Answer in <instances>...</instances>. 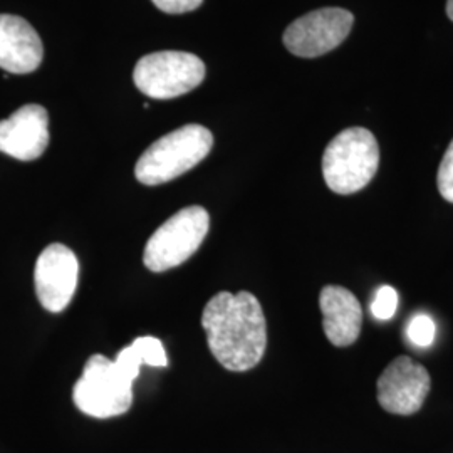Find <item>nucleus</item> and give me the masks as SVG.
Instances as JSON below:
<instances>
[{
    "label": "nucleus",
    "mask_w": 453,
    "mask_h": 453,
    "mask_svg": "<svg viewBox=\"0 0 453 453\" xmlns=\"http://www.w3.org/2000/svg\"><path fill=\"white\" fill-rule=\"evenodd\" d=\"M202 326L211 355L228 372H249L264 357L267 324L254 294H215L203 309Z\"/></svg>",
    "instance_id": "nucleus-1"
},
{
    "label": "nucleus",
    "mask_w": 453,
    "mask_h": 453,
    "mask_svg": "<svg viewBox=\"0 0 453 453\" xmlns=\"http://www.w3.org/2000/svg\"><path fill=\"white\" fill-rule=\"evenodd\" d=\"M213 146L211 131L187 125L162 136L146 150L134 168L136 180L148 187L179 179L202 162Z\"/></svg>",
    "instance_id": "nucleus-2"
},
{
    "label": "nucleus",
    "mask_w": 453,
    "mask_h": 453,
    "mask_svg": "<svg viewBox=\"0 0 453 453\" xmlns=\"http://www.w3.org/2000/svg\"><path fill=\"white\" fill-rule=\"evenodd\" d=\"M380 146L372 131L348 128L326 146L323 175L334 194L351 195L363 190L376 175Z\"/></svg>",
    "instance_id": "nucleus-3"
},
{
    "label": "nucleus",
    "mask_w": 453,
    "mask_h": 453,
    "mask_svg": "<svg viewBox=\"0 0 453 453\" xmlns=\"http://www.w3.org/2000/svg\"><path fill=\"white\" fill-rule=\"evenodd\" d=\"M211 228L209 211L187 207L170 217L146 242L143 262L153 273L170 271L190 259Z\"/></svg>",
    "instance_id": "nucleus-4"
},
{
    "label": "nucleus",
    "mask_w": 453,
    "mask_h": 453,
    "mask_svg": "<svg viewBox=\"0 0 453 453\" xmlns=\"http://www.w3.org/2000/svg\"><path fill=\"white\" fill-rule=\"evenodd\" d=\"M73 400L89 417H119L133 403V381L110 357L95 355L86 361L81 378L73 389Z\"/></svg>",
    "instance_id": "nucleus-5"
},
{
    "label": "nucleus",
    "mask_w": 453,
    "mask_h": 453,
    "mask_svg": "<svg viewBox=\"0 0 453 453\" xmlns=\"http://www.w3.org/2000/svg\"><path fill=\"white\" fill-rule=\"evenodd\" d=\"M133 80L146 96L172 99L187 95L202 84L205 80V65L190 52H153L138 61Z\"/></svg>",
    "instance_id": "nucleus-6"
},
{
    "label": "nucleus",
    "mask_w": 453,
    "mask_h": 453,
    "mask_svg": "<svg viewBox=\"0 0 453 453\" xmlns=\"http://www.w3.org/2000/svg\"><path fill=\"white\" fill-rule=\"evenodd\" d=\"M355 17L340 7L312 11L299 17L284 33V46L299 58H318L344 42Z\"/></svg>",
    "instance_id": "nucleus-7"
},
{
    "label": "nucleus",
    "mask_w": 453,
    "mask_h": 453,
    "mask_svg": "<svg viewBox=\"0 0 453 453\" xmlns=\"http://www.w3.org/2000/svg\"><path fill=\"white\" fill-rule=\"evenodd\" d=\"M80 264L63 243H50L35 262L34 284L37 299L50 312H63L78 288Z\"/></svg>",
    "instance_id": "nucleus-8"
},
{
    "label": "nucleus",
    "mask_w": 453,
    "mask_h": 453,
    "mask_svg": "<svg viewBox=\"0 0 453 453\" xmlns=\"http://www.w3.org/2000/svg\"><path fill=\"white\" fill-rule=\"evenodd\" d=\"M378 402L393 415H413L420 410L428 391L430 374L426 368L411 357L393 359L378 378Z\"/></svg>",
    "instance_id": "nucleus-9"
},
{
    "label": "nucleus",
    "mask_w": 453,
    "mask_h": 453,
    "mask_svg": "<svg viewBox=\"0 0 453 453\" xmlns=\"http://www.w3.org/2000/svg\"><path fill=\"white\" fill-rule=\"evenodd\" d=\"M49 145V114L41 104H26L0 121V151L20 160H37Z\"/></svg>",
    "instance_id": "nucleus-10"
},
{
    "label": "nucleus",
    "mask_w": 453,
    "mask_h": 453,
    "mask_svg": "<svg viewBox=\"0 0 453 453\" xmlns=\"http://www.w3.org/2000/svg\"><path fill=\"white\" fill-rule=\"evenodd\" d=\"M44 58V46L33 26L19 16L0 14V67L12 74H29Z\"/></svg>",
    "instance_id": "nucleus-11"
},
{
    "label": "nucleus",
    "mask_w": 453,
    "mask_h": 453,
    "mask_svg": "<svg viewBox=\"0 0 453 453\" xmlns=\"http://www.w3.org/2000/svg\"><path fill=\"white\" fill-rule=\"evenodd\" d=\"M323 327L331 344L344 348L357 342L363 326V309L357 296L341 286H326L319 294Z\"/></svg>",
    "instance_id": "nucleus-12"
},
{
    "label": "nucleus",
    "mask_w": 453,
    "mask_h": 453,
    "mask_svg": "<svg viewBox=\"0 0 453 453\" xmlns=\"http://www.w3.org/2000/svg\"><path fill=\"white\" fill-rule=\"evenodd\" d=\"M406 334H408L410 342L415 344L417 348H430L435 341L437 326L428 314L420 312L410 319L408 327H406Z\"/></svg>",
    "instance_id": "nucleus-13"
},
{
    "label": "nucleus",
    "mask_w": 453,
    "mask_h": 453,
    "mask_svg": "<svg viewBox=\"0 0 453 453\" xmlns=\"http://www.w3.org/2000/svg\"><path fill=\"white\" fill-rule=\"evenodd\" d=\"M131 346L134 348V351L138 353V357L143 361V365L157 366V368L168 366L166 351L163 348L162 341L158 340V338H153V336L136 338V340L131 342Z\"/></svg>",
    "instance_id": "nucleus-14"
},
{
    "label": "nucleus",
    "mask_w": 453,
    "mask_h": 453,
    "mask_svg": "<svg viewBox=\"0 0 453 453\" xmlns=\"http://www.w3.org/2000/svg\"><path fill=\"white\" fill-rule=\"evenodd\" d=\"M398 308V292L391 286H381L374 292L372 303V316L378 321H389Z\"/></svg>",
    "instance_id": "nucleus-15"
},
{
    "label": "nucleus",
    "mask_w": 453,
    "mask_h": 453,
    "mask_svg": "<svg viewBox=\"0 0 453 453\" xmlns=\"http://www.w3.org/2000/svg\"><path fill=\"white\" fill-rule=\"evenodd\" d=\"M437 185L440 195L453 203V142L447 148L438 166Z\"/></svg>",
    "instance_id": "nucleus-16"
},
{
    "label": "nucleus",
    "mask_w": 453,
    "mask_h": 453,
    "mask_svg": "<svg viewBox=\"0 0 453 453\" xmlns=\"http://www.w3.org/2000/svg\"><path fill=\"white\" fill-rule=\"evenodd\" d=\"M151 2L166 14H185L198 9L203 0H151Z\"/></svg>",
    "instance_id": "nucleus-17"
},
{
    "label": "nucleus",
    "mask_w": 453,
    "mask_h": 453,
    "mask_svg": "<svg viewBox=\"0 0 453 453\" xmlns=\"http://www.w3.org/2000/svg\"><path fill=\"white\" fill-rule=\"evenodd\" d=\"M447 16L450 17V20H453V0L447 2Z\"/></svg>",
    "instance_id": "nucleus-18"
}]
</instances>
